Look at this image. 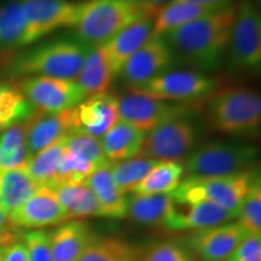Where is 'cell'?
<instances>
[{
	"instance_id": "38",
	"label": "cell",
	"mask_w": 261,
	"mask_h": 261,
	"mask_svg": "<svg viewBox=\"0 0 261 261\" xmlns=\"http://www.w3.org/2000/svg\"><path fill=\"white\" fill-rule=\"evenodd\" d=\"M140 261H195L185 247L175 242H160L143 253Z\"/></svg>"
},
{
	"instance_id": "23",
	"label": "cell",
	"mask_w": 261,
	"mask_h": 261,
	"mask_svg": "<svg viewBox=\"0 0 261 261\" xmlns=\"http://www.w3.org/2000/svg\"><path fill=\"white\" fill-rule=\"evenodd\" d=\"M114 74L108 63L103 46L92 47L74 81L84 91L86 98L107 93L112 86Z\"/></svg>"
},
{
	"instance_id": "10",
	"label": "cell",
	"mask_w": 261,
	"mask_h": 261,
	"mask_svg": "<svg viewBox=\"0 0 261 261\" xmlns=\"http://www.w3.org/2000/svg\"><path fill=\"white\" fill-rule=\"evenodd\" d=\"M217 87V81L200 71H173L155 77L135 92L155 99L192 103L207 98Z\"/></svg>"
},
{
	"instance_id": "26",
	"label": "cell",
	"mask_w": 261,
	"mask_h": 261,
	"mask_svg": "<svg viewBox=\"0 0 261 261\" xmlns=\"http://www.w3.org/2000/svg\"><path fill=\"white\" fill-rule=\"evenodd\" d=\"M215 10L218 9L204 8L188 0H169L158 9L154 19V35H163Z\"/></svg>"
},
{
	"instance_id": "24",
	"label": "cell",
	"mask_w": 261,
	"mask_h": 261,
	"mask_svg": "<svg viewBox=\"0 0 261 261\" xmlns=\"http://www.w3.org/2000/svg\"><path fill=\"white\" fill-rule=\"evenodd\" d=\"M174 208L172 194L135 195L128 198L127 215L132 220L150 226H166Z\"/></svg>"
},
{
	"instance_id": "33",
	"label": "cell",
	"mask_w": 261,
	"mask_h": 261,
	"mask_svg": "<svg viewBox=\"0 0 261 261\" xmlns=\"http://www.w3.org/2000/svg\"><path fill=\"white\" fill-rule=\"evenodd\" d=\"M98 167L92 162L87 161L81 156L69 151L65 146L64 154L62 156L60 165L55 172L48 187H75L84 184Z\"/></svg>"
},
{
	"instance_id": "19",
	"label": "cell",
	"mask_w": 261,
	"mask_h": 261,
	"mask_svg": "<svg viewBox=\"0 0 261 261\" xmlns=\"http://www.w3.org/2000/svg\"><path fill=\"white\" fill-rule=\"evenodd\" d=\"M155 15H149L123 29L103 45L114 77H117L123 64L154 35Z\"/></svg>"
},
{
	"instance_id": "5",
	"label": "cell",
	"mask_w": 261,
	"mask_h": 261,
	"mask_svg": "<svg viewBox=\"0 0 261 261\" xmlns=\"http://www.w3.org/2000/svg\"><path fill=\"white\" fill-rule=\"evenodd\" d=\"M259 177L260 173L255 168L218 177L191 175L180 181L175 191L172 192V197L178 203H194L198 201L213 202L230 212L234 219H237L243 198Z\"/></svg>"
},
{
	"instance_id": "34",
	"label": "cell",
	"mask_w": 261,
	"mask_h": 261,
	"mask_svg": "<svg viewBox=\"0 0 261 261\" xmlns=\"http://www.w3.org/2000/svg\"><path fill=\"white\" fill-rule=\"evenodd\" d=\"M34 110L17 84H6L0 92V129L24 122Z\"/></svg>"
},
{
	"instance_id": "25",
	"label": "cell",
	"mask_w": 261,
	"mask_h": 261,
	"mask_svg": "<svg viewBox=\"0 0 261 261\" xmlns=\"http://www.w3.org/2000/svg\"><path fill=\"white\" fill-rule=\"evenodd\" d=\"M39 185L25 168L0 172V205L6 214L12 213L38 190Z\"/></svg>"
},
{
	"instance_id": "27",
	"label": "cell",
	"mask_w": 261,
	"mask_h": 261,
	"mask_svg": "<svg viewBox=\"0 0 261 261\" xmlns=\"http://www.w3.org/2000/svg\"><path fill=\"white\" fill-rule=\"evenodd\" d=\"M142 247L120 238L92 237L79 261H140Z\"/></svg>"
},
{
	"instance_id": "31",
	"label": "cell",
	"mask_w": 261,
	"mask_h": 261,
	"mask_svg": "<svg viewBox=\"0 0 261 261\" xmlns=\"http://www.w3.org/2000/svg\"><path fill=\"white\" fill-rule=\"evenodd\" d=\"M29 158L23 122L6 128L0 137V172L25 168Z\"/></svg>"
},
{
	"instance_id": "48",
	"label": "cell",
	"mask_w": 261,
	"mask_h": 261,
	"mask_svg": "<svg viewBox=\"0 0 261 261\" xmlns=\"http://www.w3.org/2000/svg\"><path fill=\"white\" fill-rule=\"evenodd\" d=\"M71 2H73V0H71ZM84 2H85V0H84Z\"/></svg>"
},
{
	"instance_id": "39",
	"label": "cell",
	"mask_w": 261,
	"mask_h": 261,
	"mask_svg": "<svg viewBox=\"0 0 261 261\" xmlns=\"http://www.w3.org/2000/svg\"><path fill=\"white\" fill-rule=\"evenodd\" d=\"M29 261H52L50 233L45 231H32L24 234Z\"/></svg>"
},
{
	"instance_id": "20",
	"label": "cell",
	"mask_w": 261,
	"mask_h": 261,
	"mask_svg": "<svg viewBox=\"0 0 261 261\" xmlns=\"http://www.w3.org/2000/svg\"><path fill=\"white\" fill-rule=\"evenodd\" d=\"M112 166L113 162H108L107 165L97 168L85 180V184L96 196L99 210L98 217L123 219L127 217L128 198L116 188L112 174Z\"/></svg>"
},
{
	"instance_id": "18",
	"label": "cell",
	"mask_w": 261,
	"mask_h": 261,
	"mask_svg": "<svg viewBox=\"0 0 261 261\" xmlns=\"http://www.w3.org/2000/svg\"><path fill=\"white\" fill-rule=\"evenodd\" d=\"M230 212L210 201L178 203L174 201L172 215L166 227L172 231H200L233 220Z\"/></svg>"
},
{
	"instance_id": "37",
	"label": "cell",
	"mask_w": 261,
	"mask_h": 261,
	"mask_svg": "<svg viewBox=\"0 0 261 261\" xmlns=\"http://www.w3.org/2000/svg\"><path fill=\"white\" fill-rule=\"evenodd\" d=\"M67 149L74 154L92 162L98 168L110 162L104 155L99 138L84 135V133L70 132L67 137Z\"/></svg>"
},
{
	"instance_id": "45",
	"label": "cell",
	"mask_w": 261,
	"mask_h": 261,
	"mask_svg": "<svg viewBox=\"0 0 261 261\" xmlns=\"http://www.w3.org/2000/svg\"><path fill=\"white\" fill-rule=\"evenodd\" d=\"M143 3H144L145 5L150 6V8L158 10L159 8H161L163 4H166V3L169 2V0H142Z\"/></svg>"
},
{
	"instance_id": "41",
	"label": "cell",
	"mask_w": 261,
	"mask_h": 261,
	"mask_svg": "<svg viewBox=\"0 0 261 261\" xmlns=\"http://www.w3.org/2000/svg\"><path fill=\"white\" fill-rule=\"evenodd\" d=\"M0 261H29L27 248L23 243H15L6 247L0 253Z\"/></svg>"
},
{
	"instance_id": "35",
	"label": "cell",
	"mask_w": 261,
	"mask_h": 261,
	"mask_svg": "<svg viewBox=\"0 0 261 261\" xmlns=\"http://www.w3.org/2000/svg\"><path fill=\"white\" fill-rule=\"evenodd\" d=\"M158 162L160 161L137 156L126 161L113 163L112 174L116 188L123 195L132 192Z\"/></svg>"
},
{
	"instance_id": "15",
	"label": "cell",
	"mask_w": 261,
	"mask_h": 261,
	"mask_svg": "<svg viewBox=\"0 0 261 261\" xmlns=\"http://www.w3.org/2000/svg\"><path fill=\"white\" fill-rule=\"evenodd\" d=\"M117 121V98L108 92L96 94L74 108V126L71 132L102 138Z\"/></svg>"
},
{
	"instance_id": "2",
	"label": "cell",
	"mask_w": 261,
	"mask_h": 261,
	"mask_svg": "<svg viewBox=\"0 0 261 261\" xmlns=\"http://www.w3.org/2000/svg\"><path fill=\"white\" fill-rule=\"evenodd\" d=\"M158 10L142 0H85L73 25L75 37L91 47L103 46L116 34Z\"/></svg>"
},
{
	"instance_id": "3",
	"label": "cell",
	"mask_w": 261,
	"mask_h": 261,
	"mask_svg": "<svg viewBox=\"0 0 261 261\" xmlns=\"http://www.w3.org/2000/svg\"><path fill=\"white\" fill-rule=\"evenodd\" d=\"M91 48L76 37L55 39L17 55L9 63V73L74 80Z\"/></svg>"
},
{
	"instance_id": "17",
	"label": "cell",
	"mask_w": 261,
	"mask_h": 261,
	"mask_svg": "<svg viewBox=\"0 0 261 261\" xmlns=\"http://www.w3.org/2000/svg\"><path fill=\"white\" fill-rule=\"evenodd\" d=\"M23 125L28 154L33 156L73 130L74 108L60 113L34 110Z\"/></svg>"
},
{
	"instance_id": "40",
	"label": "cell",
	"mask_w": 261,
	"mask_h": 261,
	"mask_svg": "<svg viewBox=\"0 0 261 261\" xmlns=\"http://www.w3.org/2000/svg\"><path fill=\"white\" fill-rule=\"evenodd\" d=\"M224 261H261V236H247Z\"/></svg>"
},
{
	"instance_id": "9",
	"label": "cell",
	"mask_w": 261,
	"mask_h": 261,
	"mask_svg": "<svg viewBox=\"0 0 261 261\" xmlns=\"http://www.w3.org/2000/svg\"><path fill=\"white\" fill-rule=\"evenodd\" d=\"M17 87L31 106L41 112H64L86 99L84 91L70 79L29 76L19 81Z\"/></svg>"
},
{
	"instance_id": "13",
	"label": "cell",
	"mask_w": 261,
	"mask_h": 261,
	"mask_svg": "<svg viewBox=\"0 0 261 261\" xmlns=\"http://www.w3.org/2000/svg\"><path fill=\"white\" fill-rule=\"evenodd\" d=\"M174 55L162 35H152L138 51L123 64L119 76L133 90L144 86L165 74L174 63Z\"/></svg>"
},
{
	"instance_id": "8",
	"label": "cell",
	"mask_w": 261,
	"mask_h": 261,
	"mask_svg": "<svg viewBox=\"0 0 261 261\" xmlns=\"http://www.w3.org/2000/svg\"><path fill=\"white\" fill-rule=\"evenodd\" d=\"M192 110V103L155 99L135 91L117 98L119 120L135 126L143 133H149L162 123L172 120L187 117Z\"/></svg>"
},
{
	"instance_id": "11",
	"label": "cell",
	"mask_w": 261,
	"mask_h": 261,
	"mask_svg": "<svg viewBox=\"0 0 261 261\" xmlns=\"http://www.w3.org/2000/svg\"><path fill=\"white\" fill-rule=\"evenodd\" d=\"M197 129L187 117L162 123L145 135L138 156L156 161H177L195 144Z\"/></svg>"
},
{
	"instance_id": "12",
	"label": "cell",
	"mask_w": 261,
	"mask_h": 261,
	"mask_svg": "<svg viewBox=\"0 0 261 261\" xmlns=\"http://www.w3.org/2000/svg\"><path fill=\"white\" fill-rule=\"evenodd\" d=\"M79 3L71 0H23L25 45L63 27H71L77 18Z\"/></svg>"
},
{
	"instance_id": "28",
	"label": "cell",
	"mask_w": 261,
	"mask_h": 261,
	"mask_svg": "<svg viewBox=\"0 0 261 261\" xmlns=\"http://www.w3.org/2000/svg\"><path fill=\"white\" fill-rule=\"evenodd\" d=\"M185 168L178 161H160L133 189L135 195L172 194L179 187Z\"/></svg>"
},
{
	"instance_id": "14",
	"label": "cell",
	"mask_w": 261,
	"mask_h": 261,
	"mask_svg": "<svg viewBox=\"0 0 261 261\" xmlns=\"http://www.w3.org/2000/svg\"><path fill=\"white\" fill-rule=\"evenodd\" d=\"M15 228H41L67 223L63 208L57 200L56 191L41 185L23 204L8 215Z\"/></svg>"
},
{
	"instance_id": "49",
	"label": "cell",
	"mask_w": 261,
	"mask_h": 261,
	"mask_svg": "<svg viewBox=\"0 0 261 261\" xmlns=\"http://www.w3.org/2000/svg\"><path fill=\"white\" fill-rule=\"evenodd\" d=\"M0 130H2V129H0Z\"/></svg>"
},
{
	"instance_id": "7",
	"label": "cell",
	"mask_w": 261,
	"mask_h": 261,
	"mask_svg": "<svg viewBox=\"0 0 261 261\" xmlns=\"http://www.w3.org/2000/svg\"><path fill=\"white\" fill-rule=\"evenodd\" d=\"M226 56L234 71L256 70L261 64V16L253 0H240Z\"/></svg>"
},
{
	"instance_id": "29",
	"label": "cell",
	"mask_w": 261,
	"mask_h": 261,
	"mask_svg": "<svg viewBox=\"0 0 261 261\" xmlns=\"http://www.w3.org/2000/svg\"><path fill=\"white\" fill-rule=\"evenodd\" d=\"M23 46H27L23 0H6L0 5V51Z\"/></svg>"
},
{
	"instance_id": "46",
	"label": "cell",
	"mask_w": 261,
	"mask_h": 261,
	"mask_svg": "<svg viewBox=\"0 0 261 261\" xmlns=\"http://www.w3.org/2000/svg\"><path fill=\"white\" fill-rule=\"evenodd\" d=\"M5 85H6V83H0V92H2L3 89H4Z\"/></svg>"
},
{
	"instance_id": "44",
	"label": "cell",
	"mask_w": 261,
	"mask_h": 261,
	"mask_svg": "<svg viewBox=\"0 0 261 261\" xmlns=\"http://www.w3.org/2000/svg\"><path fill=\"white\" fill-rule=\"evenodd\" d=\"M14 230H17V228H15L11 224H10L8 214L5 213L4 210L2 208V205H0V232H8V231Z\"/></svg>"
},
{
	"instance_id": "47",
	"label": "cell",
	"mask_w": 261,
	"mask_h": 261,
	"mask_svg": "<svg viewBox=\"0 0 261 261\" xmlns=\"http://www.w3.org/2000/svg\"><path fill=\"white\" fill-rule=\"evenodd\" d=\"M2 250H3V249H2ZM2 250H0V253H2Z\"/></svg>"
},
{
	"instance_id": "42",
	"label": "cell",
	"mask_w": 261,
	"mask_h": 261,
	"mask_svg": "<svg viewBox=\"0 0 261 261\" xmlns=\"http://www.w3.org/2000/svg\"><path fill=\"white\" fill-rule=\"evenodd\" d=\"M188 2L211 9H223L232 5V0H188Z\"/></svg>"
},
{
	"instance_id": "36",
	"label": "cell",
	"mask_w": 261,
	"mask_h": 261,
	"mask_svg": "<svg viewBox=\"0 0 261 261\" xmlns=\"http://www.w3.org/2000/svg\"><path fill=\"white\" fill-rule=\"evenodd\" d=\"M238 224L249 234L261 236V181L260 177L253 182L243 198L237 215Z\"/></svg>"
},
{
	"instance_id": "1",
	"label": "cell",
	"mask_w": 261,
	"mask_h": 261,
	"mask_svg": "<svg viewBox=\"0 0 261 261\" xmlns=\"http://www.w3.org/2000/svg\"><path fill=\"white\" fill-rule=\"evenodd\" d=\"M236 6L218 9L162 35L182 62L202 71H215L223 65L230 40Z\"/></svg>"
},
{
	"instance_id": "32",
	"label": "cell",
	"mask_w": 261,
	"mask_h": 261,
	"mask_svg": "<svg viewBox=\"0 0 261 261\" xmlns=\"http://www.w3.org/2000/svg\"><path fill=\"white\" fill-rule=\"evenodd\" d=\"M67 137L68 135L61 137L56 142L29 158L25 171L39 187L50 184L60 165L62 156L64 154L65 146H67Z\"/></svg>"
},
{
	"instance_id": "16",
	"label": "cell",
	"mask_w": 261,
	"mask_h": 261,
	"mask_svg": "<svg viewBox=\"0 0 261 261\" xmlns=\"http://www.w3.org/2000/svg\"><path fill=\"white\" fill-rule=\"evenodd\" d=\"M249 233L238 223L195 231L188 246L203 261H224Z\"/></svg>"
},
{
	"instance_id": "21",
	"label": "cell",
	"mask_w": 261,
	"mask_h": 261,
	"mask_svg": "<svg viewBox=\"0 0 261 261\" xmlns=\"http://www.w3.org/2000/svg\"><path fill=\"white\" fill-rule=\"evenodd\" d=\"M92 237L90 227L83 221L63 223L50 233L52 261H79Z\"/></svg>"
},
{
	"instance_id": "43",
	"label": "cell",
	"mask_w": 261,
	"mask_h": 261,
	"mask_svg": "<svg viewBox=\"0 0 261 261\" xmlns=\"http://www.w3.org/2000/svg\"><path fill=\"white\" fill-rule=\"evenodd\" d=\"M18 238L19 237L17 234V230L8 231V232H0V250L17 243Z\"/></svg>"
},
{
	"instance_id": "4",
	"label": "cell",
	"mask_w": 261,
	"mask_h": 261,
	"mask_svg": "<svg viewBox=\"0 0 261 261\" xmlns=\"http://www.w3.org/2000/svg\"><path fill=\"white\" fill-rule=\"evenodd\" d=\"M207 121L214 130L227 135H249L261 123V97L247 87H226L207 102Z\"/></svg>"
},
{
	"instance_id": "30",
	"label": "cell",
	"mask_w": 261,
	"mask_h": 261,
	"mask_svg": "<svg viewBox=\"0 0 261 261\" xmlns=\"http://www.w3.org/2000/svg\"><path fill=\"white\" fill-rule=\"evenodd\" d=\"M57 200L63 208L67 221L83 220L85 218L98 217L99 210L96 196L86 184L75 187L54 188Z\"/></svg>"
},
{
	"instance_id": "22",
	"label": "cell",
	"mask_w": 261,
	"mask_h": 261,
	"mask_svg": "<svg viewBox=\"0 0 261 261\" xmlns=\"http://www.w3.org/2000/svg\"><path fill=\"white\" fill-rule=\"evenodd\" d=\"M144 137L145 133H143L142 130L126 121L119 120L102 137L100 144L106 158L110 162L116 163L137 158Z\"/></svg>"
},
{
	"instance_id": "6",
	"label": "cell",
	"mask_w": 261,
	"mask_h": 261,
	"mask_svg": "<svg viewBox=\"0 0 261 261\" xmlns=\"http://www.w3.org/2000/svg\"><path fill=\"white\" fill-rule=\"evenodd\" d=\"M257 155L254 145L217 139L194 150L182 165L194 177H218L254 168Z\"/></svg>"
}]
</instances>
